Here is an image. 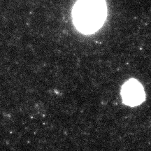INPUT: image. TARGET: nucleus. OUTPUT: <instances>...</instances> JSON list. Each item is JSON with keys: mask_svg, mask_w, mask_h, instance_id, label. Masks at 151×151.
<instances>
[{"mask_svg": "<svg viewBox=\"0 0 151 151\" xmlns=\"http://www.w3.org/2000/svg\"><path fill=\"white\" fill-rule=\"evenodd\" d=\"M121 95L123 102L130 106L141 104L146 98L142 85L134 78L130 79L122 86Z\"/></svg>", "mask_w": 151, "mask_h": 151, "instance_id": "obj_2", "label": "nucleus"}, {"mask_svg": "<svg viewBox=\"0 0 151 151\" xmlns=\"http://www.w3.org/2000/svg\"><path fill=\"white\" fill-rule=\"evenodd\" d=\"M106 14L104 0H78L73 9V21L83 32H94L103 24Z\"/></svg>", "mask_w": 151, "mask_h": 151, "instance_id": "obj_1", "label": "nucleus"}]
</instances>
